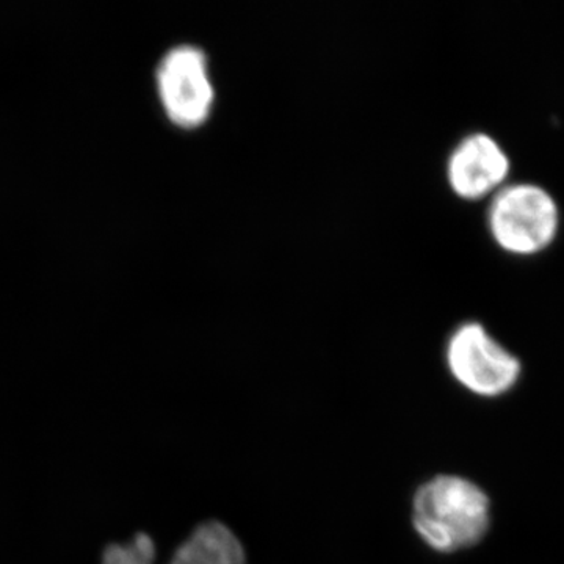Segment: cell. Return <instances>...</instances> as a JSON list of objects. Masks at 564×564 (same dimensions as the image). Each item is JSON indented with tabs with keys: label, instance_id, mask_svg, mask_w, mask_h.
I'll list each match as a JSON object with an SVG mask.
<instances>
[{
	"label": "cell",
	"instance_id": "obj_6",
	"mask_svg": "<svg viewBox=\"0 0 564 564\" xmlns=\"http://www.w3.org/2000/svg\"><path fill=\"white\" fill-rule=\"evenodd\" d=\"M155 544L147 533H139L126 544L106 549L102 564H154ZM169 564H248L243 544L229 527L207 521L196 527Z\"/></svg>",
	"mask_w": 564,
	"mask_h": 564
},
{
	"label": "cell",
	"instance_id": "obj_1",
	"mask_svg": "<svg viewBox=\"0 0 564 564\" xmlns=\"http://www.w3.org/2000/svg\"><path fill=\"white\" fill-rule=\"evenodd\" d=\"M413 527L434 552L455 554L485 540L491 527V500L474 481L436 475L413 497Z\"/></svg>",
	"mask_w": 564,
	"mask_h": 564
},
{
	"label": "cell",
	"instance_id": "obj_5",
	"mask_svg": "<svg viewBox=\"0 0 564 564\" xmlns=\"http://www.w3.org/2000/svg\"><path fill=\"white\" fill-rule=\"evenodd\" d=\"M510 155L502 143L486 132H473L455 144L445 162L448 188L467 203L491 199L510 182Z\"/></svg>",
	"mask_w": 564,
	"mask_h": 564
},
{
	"label": "cell",
	"instance_id": "obj_4",
	"mask_svg": "<svg viewBox=\"0 0 564 564\" xmlns=\"http://www.w3.org/2000/svg\"><path fill=\"white\" fill-rule=\"evenodd\" d=\"M158 90L174 126L196 129L206 124L214 111L215 85L204 51L181 44L166 52L158 69Z\"/></svg>",
	"mask_w": 564,
	"mask_h": 564
},
{
	"label": "cell",
	"instance_id": "obj_3",
	"mask_svg": "<svg viewBox=\"0 0 564 564\" xmlns=\"http://www.w3.org/2000/svg\"><path fill=\"white\" fill-rule=\"evenodd\" d=\"M444 356L456 383L484 399L502 397L521 380L522 362L518 356L477 321L456 326L445 343Z\"/></svg>",
	"mask_w": 564,
	"mask_h": 564
},
{
	"label": "cell",
	"instance_id": "obj_2",
	"mask_svg": "<svg viewBox=\"0 0 564 564\" xmlns=\"http://www.w3.org/2000/svg\"><path fill=\"white\" fill-rule=\"evenodd\" d=\"M486 228L499 250L514 258H533L555 243L562 210L543 185L508 182L489 199Z\"/></svg>",
	"mask_w": 564,
	"mask_h": 564
}]
</instances>
